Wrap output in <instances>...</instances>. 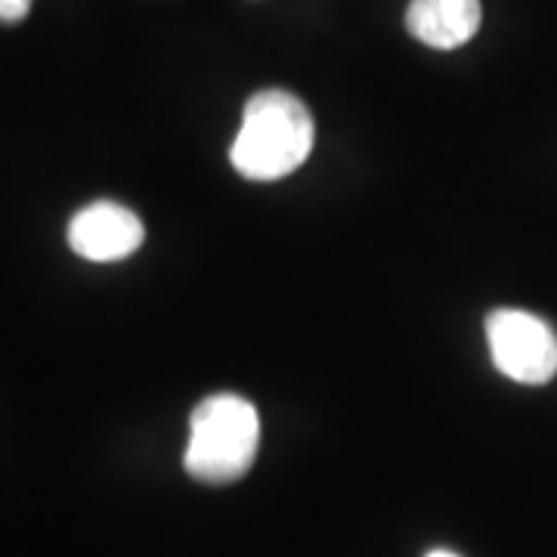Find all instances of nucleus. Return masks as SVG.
Instances as JSON below:
<instances>
[{"instance_id": "obj_1", "label": "nucleus", "mask_w": 557, "mask_h": 557, "mask_svg": "<svg viewBox=\"0 0 557 557\" xmlns=\"http://www.w3.org/2000/svg\"><path fill=\"white\" fill-rule=\"evenodd\" d=\"M317 127L307 106L288 90H260L245 102L230 161L245 180H282L313 152Z\"/></svg>"}, {"instance_id": "obj_7", "label": "nucleus", "mask_w": 557, "mask_h": 557, "mask_svg": "<svg viewBox=\"0 0 557 557\" xmlns=\"http://www.w3.org/2000/svg\"><path fill=\"white\" fill-rule=\"evenodd\" d=\"M428 557H458L456 552H446V548H437V552H431Z\"/></svg>"}, {"instance_id": "obj_4", "label": "nucleus", "mask_w": 557, "mask_h": 557, "mask_svg": "<svg viewBox=\"0 0 557 557\" xmlns=\"http://www.w3.org/2000/svg\"><path fill=\"white\" fill-rule=\"evenodd\" d=\"M146 239L143 220L119 201H94L81 208L69 223L72 251L94 263H115L131 258Z\"/></svg>"}, {"instance_id": "obj_2", "label": "nucleus", "mask_w": 557, "mask_h": 557, "mask_svg": "<svg viewBox=\"0 0 557 557\" xmlns=\"http://www.w3.org/2000/svg\"><path fill=\"white\" fill-rule=\"evenodd\" d=\"M258 443L260 418L255 403L239 394L205 397L189 418V443L183 456L186 474L211 486L236 483L251 471Z\"/></svg>"}, {"instance_id": "obj_6", "label": "nucleus", "mask_w": 557, "mask_h": 557, "mask_svg": "<svg viewBox=\"0 0 557 557\" xmlns=\"http://www.w3.org/2000/svg\"><path fill=\"white\" fill-rule=\"evenodd\" d=\"M32 0H0V22L3 25H16L28 16Z\"/></svg>"}, {"instance_id": "obj_5", "label": "nucleus", "mask_w": 557, "mask_h": 557, "mask_svg": "<svg viewBox=\"0 0 557 557\" xmlns=\"http://www.w3.org/2000/svg\"><path fill=\"white\" fill-rule=\"evenodd\" d=\"M480 0H412L406 28L416 40L434 50H456L478 35Z\"/></svg>"}, {"instance_id": "obj_3", "label": "nucleus", "mask_w": 557, "mask_h": 557, "mask_svg": "<svg viewBox=\"0 0 557 557\" xmlns=\"http://www.w3.org/2000/svg\"><path fill=\"white\" fill-rule=\"evenodd\" d=\"M493 366L518 384H548L557 375V332L527 310H493L486 317Z\"/></svg>"}]
</instances>
